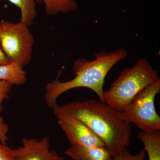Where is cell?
<instances>
[{"label": "cell", "instance_id": "obj_5", "mask_svg": "<svg viewBox=\"0 0 160 160\" xmlns=\"http://www.w3.org/2000/svg\"><path fill=\"white\" fill-rule=\"evenodd\" d=\"M160 79L140 91L129 106L121 112L125 121L133 123L142 131L160 130V117L155 106V98L160 93Z\"/></svg>", "mask_w": 160, "mask_h": 160}, {"label": "cell", "instance_id": "obj_1", "mask_svg": "<svg viewBox=\"0 0 160 160\" xmlns=\"http://www.w3.org/2000/svg\"><path fill=\"white\" fill-rule=\"evenodd\" d=\"M58 119L71 117L82 121L102 141L112 157L129 147L130 123L123 118L121 112L101 101L89 99L74 102L52 108Z\"/></svg>", "mask_w": 160, "mask_h": 160}, {"label": "cell", "instance_id": "obj_15", "mask_svg": "<svg viewBox=\"0 0 160 160\" xmlns=\"http://www.w3.org/2000/svg\"><path fill=\"white\" fill-rule=\"evenodd\" d=\"M9 131V126L4 122L3 117L0 116V142L6 144L8 139L7 135Z\"/></svg>", "mask_w": 160, "mask_h": 160}, {"label": "cell", "instance_id": "obj_2", "mask_svg": "<svg viewBox=\"0 0 160 160\" xmlns=\"http://www.w3.org/2000/svg\"><path fill=\"white\" fill-rule=\"evenodd\" d=\"M95 56V59L91 62L83 58L74 61L72 70L75 77L72 79L62 82L57 78L46 84L45 100L48 107L52 109L57 104L58 98L64 92L80 87L91 89L104 102L105 78L115 65L127 58V51L124 48L112 52L102 51Z\"/></svg>", "mask_w": 160, "mask_h": 160}, {"label": "cell", "instance_id": "obj_13", "mask_svg": "<svg viewBox=\"0 0 160 160\" xmlns=\"http://www.w3.org/2000/svg\"><path fill=\"white\" fill-rule=\"evenodd\" d=\"M146 156L145 149L141 150L137 154H132L126 148L121 153L113 157L112 160H145Z\"/></svg>", "mask_w": 160, "mask_h": 160}, {"label": "cell", "instance_id": "obj_9", "mask_svg": "<svg viewBox=\"0 0 160 160\" xmlns=\"http://www.w3.org/2000/svg\"><path fill=\"white\" fill-rule=\"evenodd\" d=\"M27 73L22 66L14 62L0 65V81H6L12 85H23L27 80Z\"/></svg>", "mask_w": 160, "mask_h": 160}, {"label": "cell", "instance_id": "obj_12", "mask_svg": "<svg viewBox=\"0 0 160 160\" xmlns=\"http://www.w3.org/2000/svg\"><path fill=\"white\" fill-rule=\"evenodd\" d=\"M9 2L19 8L20 22L29 26L33 25L37 15L36 2L34 0H8Z\"/></svg>", "mask_w": 160, "mask_h": 160}, {"label": "cell", "instance_id": "obj_16", "mask_svg": "<svg viewBox=\"0 0 160 160\" xmlns=\"http://www.w3.org/2000/svg\"><path fill=\"white\" fill-rule=\"evenodd\" d=\"M0 160H13L12 149L0 142Z\"/></svg>", "mask_w": 160, "mask_h": 160}, {"label": "cell", "instance_id": "obj_4", "mask_svg": "<svg viewBox=\"0 0 160 160\" xmlns=\"http://www.w3.org/2000/svg\"><path fill=\"white\" fill-rule=\"evenodd\" d=\"M0 44L4 53L12 62L24 68L32 57L34 44L29 26L19 22L0 21Z\"/></svg>", "mask_w": 160, "mask_h": 160}, {"label": "cell", "instance_id": "obj_10", "mask_svg": "<svg viewBox=\"0 0 160 160\" xmlns=\"http://www.w3.org/2000/svg\"><path fill=\"white\" fill-rule=\"evenodd\" d=\"M137 137L142 142L149 160H160V130L152 132H140Z\"/></svg>", "mask_w": 160, "mask_h": 160}, {"label": "cell", "instance_id": "obj_3", "mask_svg": "<svg viewBox=\"0 0 160 160\" xmlns=\"http://www.w3.org/2000/svg\"><path fill=\"white\" fill-rule=\"evenodd\" d=\"M159 80L158 71L149 61L141 59L133 67L122 71L110 89L104 92V102L122 112L140 91Z\"/></svg>", "mask_w": 160, "mask_h": 160}, {"label": "cell", "instance_id": "obj_7", "mask_svg": "<svg viewBox=\"0 0 160 160\" xmlns=\"http://www.w3.org/2000/svg\"><path fill=\"white\" fill-rule=\"evenodd\" d=\"M22 146L12 149L13 160H65L56 152L50 150L49 138L45 136L40 141L34 138L22 139Z\"/></svg>", "mask_w": 160, "mask_h": 160}, {"label": "cell", "instance_id": "obj_14", "mask_svg": "<svg viewBox=\"0 0 160 160\" xmlns=\"http://www.w3.org/2000/svg\"><path fill=\"white\" fill-rule=\"evenodd\" d=\"M13 85L6 81H0V114L2 112L4 107L3 102L8 98Z\"/></svg>", "mask_w": 160, "mask_h": 160}, {"label": "cell", "instance_id": "obj_8", "mask_svg": "<svg viewBox=\"0 0 160 160\" xmlns=\"http://www.w3.org/2000/svg\"><path fill=\"white\" fill-rule=\"evenodd\" d=\"M64 152L75 160H112L113 157L106 146L86 147L71 145Z\"/></svg>", "mask_w": 160, "mask_h": 160}, {"label": "cell", "instance_id": "obj_6", "mask_svg": "<svg viewBox=\"0 0 160 160\" xmlns=\"http://www.w3.org/2000/svg\"><path fill=\"white\" fill-rule=\"evenodd\" d=\"M58 124L71 145L86 147L105 146L102 141L82 121L71 117L58 119Z\"/></svg>", "mask_w": 160, "mask_h": 160}, {"label": "cell", "instance_id": "obj_17", "mask_svg": "<svg viewBox=\"0 0 160 160\" xmlns=\"http://www.w3.org/2000/svg\"><path fill=\"white\" fill-rule=\"evenodd\" d=\"M10 62H11L4 53L2 47H1V44H0V65H5V64H9Z\"/></svg>", "mask_w": 160, "mask_h": 160}, {"label": "cell", "instance_id": "obj_11", "mask_svg": "<svg viewBox=\"0 0 160 160\" xmlns=\"http://www.w3.org/2000/svg\"><path fill=\"white\" fill-rule=\"evenodd\" d=\"M36 3L43 2L45 5L46 14L56 15L59 12L67 14L78 9L77 3L74 0H34Z\"/></svg>", "mask_w": 160, "mask_h": 160}]
</instances>
